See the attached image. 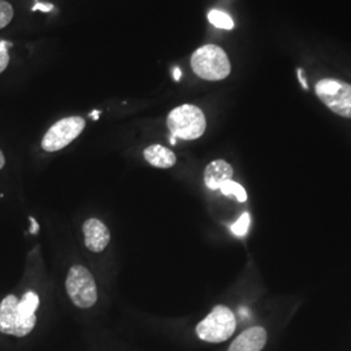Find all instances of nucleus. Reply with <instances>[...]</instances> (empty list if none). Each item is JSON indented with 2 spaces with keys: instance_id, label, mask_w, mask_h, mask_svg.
<instances>
[{
  "instance_id": "nucleus-1",
  "label": "nucleus",
  "mask_w": 351,
  "mask_h": 351,
  "mask_svg": "<svg viewBox=\"0 0 351 351\" xmlns=\"http://www.w3.org/2000/svg\"><path fill=\"white\" fill-rule=\"evenodd\" d=\"M167 126L172 137L194 141L201 138L206 132V116L199 107L193 104H182L176 107L167 117Z\"/></svg>"
},
{
  "instance_id": "nucleus-2",
  "label": "nucleus",
  "mask_w": 351,
  "mask_h": 351,
  "mask_svg": "<svg viewBox=\"0 0 351 351\" xmlns=\"http://www.w3.org/2000/svg\"><path fill=\"white\" fill-rule=\"evenodd\" d=\"M193 72L206 81H220L230 75L226 51L216 45L202 46L191 55Z\"/></svg>"
},
{
  "instance_id": "nucleus-3",
  "label": "nucleus",
  "mask_w": 351,
  "mask_h": 351,
  "mask_svg": "<svg viewBox=\"0 0 351 351\" xmlns=\"http://www.w3.org/2000/svg\"><path fill=\"white\" fill-rule=\"evenodd\" d=\"M237 328L233 311L226 306H216L206 319L197 326L199 339L210 343H220L230 339Z\"/></svg>"
},
{
  "instance_id": "nucleus-4",
  "label": "nucleus",
  "mask_w": 351,
  "mask_h": 351,
  "mask_svg": "<svg viewBox=\"0 0 351 351\" xmlns=\"http://www.w3.org/2000/svg\"><path fill=\"white\" fill-rule=\"evenodd\" d=\"M65 288L69 298L80 308H90L98 301V289L94 276L84 265H73L66 276Z\"/></svg>"
},
{
  "instance_id": "nucleus-5",
  "label": "nucleus",
  "mask_w": 351,
  "mask_h": 351,
  "mask_svg": "<svg viewBox=\"0 0 351 351\" xmlns=\"http://www.w3.org/2000/svg\"><path fill=\"white\" fill-rule=\"evenodd\" d=\"M315 91L330 111L351 119V85L339 80L326 78L316 84Z\"/></svg>"
},
{
  "instance_id": "nucleus-6",
  "label": "nucleus",
  "mask_w": 351,
  "mask_h": 351,
  "mask_svg": "<svg viewBox=\"0 0 351 351\" xmlns=\"http://www.w3.org/2000/svg\"><path fill=\"white\" fill-rule=\"evenodd\" d=\"M37 316L24 317L19 313V300L10 294L0 303V332L14 337H25L36 326Z\"/></svg>"
},
{
  "instance_id": "nucleus-7",
  "label": "nucleus",
  "mask_w": 351,
  "mask_h": 351,
  "mask_svg": "<svg viewBox=\"0 0 351 351\" xmlns=\"http://www.w3.org/2000/svg\"><path fill=\"white\" fill-rule=\"evenodd\" d=\"M85 125V120L80 116H71L59 120L45 134L42 139V149L47 152L63 150L84 132Z\"/></svg>"
},
{
  "instance_id": "nucleus-8",
  "label": "nucleus",
  "mask_w": 351,
  "mask_h": 351,
  "mask_svg": "<svg viewBox=\"0 0 351 351\" xmlns=\"http://www.w3.org/2000/svg\"><path fill=\"white\" fill-rule=\"evenodd\" d=\"M85 236V246L93 252H101L111 239V234L106 224L98 219H88L82 226Z\"/></svg>"
},
{
  "instance_id": "nucleus-9",
  "label": "nucleus",
  "mask_w": 351,
  "mask_h": 351,
  "mask_svg": "<svg viewBox=\"0 0 351 351\" xmlns=\"http://www.w3.org/2000/svg\"><path fill=\"white\" fill-rule=\"evenodd\" d=\"M267 339L268 335L263 326H251L233 341L228 351H262Z\"/></svg>"
},
{
  "instance_id": "nucleus-10",
  "label": "nucleus",
  "mask_w": 351,
  "mask_h": 351,
  "mask_svg": "<svg viewBox=\"0 0 351 351\" xmlns=\"http://www.w3.org/2000/svg\"><path fill=\"white\" fill-rule=\"evenodd\" d=\"M233 168L232 165L223 160H213L204 169V184L210 190H220L221 185L232 180Z\"/></svg>"
},
{
  "instance_id": "nucleus-11",
  "label": "nucleus",
  "mask_w": 351,
  "mask_h": 351,
  "mask_svg": "<svg viewBox=\"0 0 351 351\" xmlns=\"http://www.w3.org/2000/svg\"><path fill=\"white\" fill-rule=\"evenodd\" d=\"M143 156L147 163L156 168H172L176 164L175 152L162 145H151L143 151Z\"/></svg>"
},
{
  "instance_id": "nucleus-12",
  "label": "nucleus",
  "mask_w": 351,
  "mask_h": 351,
  "mask_svg": "<svg viewBox=\"0 0 351 351\" xmlns=\"http://www.w3.org/2000/svg\"><path fill=\"white\" fill-rule=\"evenodd\" d=\"M38 306H39V297L34 291H27L19 301V313L24 317H32L36 316Z\"/></svg>"
},
{
  "instance_id": "nucleus-13",
  "label": "nucleus",
  "mask_w": 351,
  "mask_h": 351,
  "mask_svg": "<svg viewBox=\"0 0 351 351\" xmlns=\"http://www.w3.org/2000/svg\"><path fill=\"white\" fill-rule=\"evenodd\" d=\"M208 20L213 26L219 27V29H224V30H232L234 27V23L232 20V17L226 12L213 10L208 13Z\"/></svg>"
},
{
  "instance_id": "nucleus-14",
  "label": "nucleus",
  "mask_w": 351,
  "mask_h": 351,
  "mask_svg": "<svg viewBox=\"0 0 351 351\" xmlns=\"http://www.w3.org/2000/svg\"><path fill=\"white\" fill-rule=\"evenodd\" d=\"M220 191L228 197H230V195L236 197L237 201L241 202V203L247 201V194H246L245 189L242 188L239 182H234L233 180H229V181L224 182L220 188Z\"/></svg>"
},
{
  "instance_id": "nucleus-15",
  "label": "nucleus",
  "mask_w": 351,
  "mask_h": 351,
  "mask_svg": "<svg viewBox=\"0 0 351 351\" xmlns=\"http://www.w3.org/2000/svg\"><path fill=\"white\" fill-rule=\"evenodd\" d=\"M249 226H250V213H245L241 215L237 223H234L230 229L236 236L243 237L247 234Z\"/></svg>"
},
{
  "instance_id": "nucleus-16",
  "label": "nucleus",
  "mask_w": 351,
  "mask_h": 351,
  "mask_svg": "<svg viewBox=\"0 0 351 351\" xmlns=\"http://www.w3.org/2000/svg\"><path fill=\"white\" fill-rule=\"evenodd\" d=\"M13 14L12 5L5 0H0V30L12 21Z\"/></svg>"
},
{
  "instance_id": "nucleus-17",
  "label": "nucleus",
  "mask_w": 351,
  "mask_h": 351,
  "mask_svg": "<svg viewBox=\"0 0 351 351\" xmlns=\"http://www.w3.org/2000/svg\"><path fill=\"white\" fill-rule=\"evenodd\" d=\"M11 42L7 40H0V73L4 72L10 64V53L8 49L12 47Z\"/></svg>"
},
{
  "instance_id": "nucleus-18",
  "label": "nucleus",
  "mask_w": 351,
  "mask_h": 351,
  "mask_svg": "<svg viewBox=\"0 0 351 351\" xmlns=\"http://www.w3.org/2000/svg\"><path fill=\"white\" fill-rule=\"evenodd\" d=\"M53 10L52 4H45V3H36L33 7V11H42V12H50Z\"/></svg>"
},
{
  "instance_id": "nucleus-19",
  "label": "nucleus",
  "mask_w": 351,
  "mask_h": 351,
  "mask_svg": "<svg viewBox=\"0 0 351 351\" xmlns=\"http://www.w3.org/2000/svg\"><path fill=\"white\" fill-rule=\"evenodd\" d=\"M30 221H32V229H30V233H32V234H37L39 226H38V223L36 221V219L30 217Z\"/></svg>"
},
{
  "instance_id": "nucleus-20",
  "label": "nucleus",
  "mask_w": 351,
  "mask_h": 351,
  "mask_svg": "<svg viewBox=\"0 0 351 351\" xmlns=\"http://www.w3.org/2000/svg\"><path fill=\"white\" fill-rule=\"evenodd\" d=\"M173 77H175L176 81H180V78H181V71H180V68L176 66L175 71H173Z\"/></svg>"
},
{
  "instance_id": "nucleus-21",
  "label": "nucleus",
  "mask_w": 351,
  "mask_h": 351,
  "mask_svg": "<svg viewBox=\"0 0 351 351\" xmlns=\"http://www.w3.org/2000/svg\"><path fill=\"white\" fill-rule=\"evenodd\" d=\"M298 77H300V80H301L303 88H307V84H306V80H304V78H303V75H302V71H298Z\"/></svg>"
},
{
  "instance_id": "nucleus-22",
  "label": "nucleus",
  "mask_w": 351,
  "mask_h": 351,
  "mask_svg": "<svg viewBox=\"0 0 351 351\" xmlns=\"http://www.w3.org/2000/svg\"><path fill=\"white\" fill-rule=\"evenodd\" d=\"M5 165V159H4V155H3V152L0 150V169L3 168Z\"/></svg>"
},
{
  "instance_id": "nucleus-23",
  "label": "nucleus",
  "mask_w": 351,
  "mask_h": 351,
  "mask_svg": "<svg viewBox=\"0 0 351 351\" xmlns=\"http://www.w3.org/2000/svg\"><path fill=\"white\" fill-rule=\"evenodd\" d=\"M99 114H101V111H94V112L90 113V117H93L94 120H98Z\"/></svg>"
},
{
  "instance_id": "nucleus-24",
  "label": "nucleus",
  "mask_w": 351,
  "mask_h": 351,
  "mask_svg": "<svg viewBox=\"0 0 351 351\" xmlns=\"http://www.w3.org/2000/svg\"><path fill=\"white\" fill-rule=\"evenodd\" d=\"M176 142H177V138H176V137H172V138H171V143H172V145H176Z\"/></svg>"
}]
</instances>
